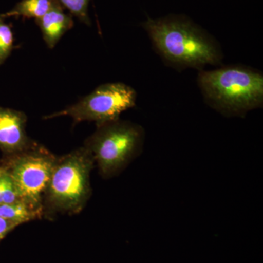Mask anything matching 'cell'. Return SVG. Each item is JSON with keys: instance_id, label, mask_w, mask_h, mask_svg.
<instances>
[{"instance_id": "ba28073f", "label": "cell", "mask_w": 263, "mask_h": 263, "mask_svg": "<svg viewBox=\"0 0 263 263\" xmlns=\"http://www.w3.org/2000/svg\"><path fill=\"white\" fill-rule=\"evenodd\" d=\"M35 22L41 29L46 46L50 49L54 48L62 36L74 25L72 17L65 13L63 7L57 0H53L47 13Z\"/></svg>"}, {"instance_id": "5b68a950", "label": "cell", "mask_w": 263, "mask_h": 263, "mask_svg": "<svg viewBox=\"0 0 263 263\" xmlns=\"http://www.w3.org/2000/svg\"><path fill=\"white\" fill-rule=\"evenodd\" d=\"M136 90L131 86L123 83H109L98 86L77 103L43 119L69 117L76 124L89 121L100 125L119 119L123 112L136 105Z\"/></svg>"}, {"instance_id": "7c38bea8", "label": "cell", "mask_w": 263, "mask_h": 263, "mask_svg": "<svg viewBox=\"0 0 263 263\" xmlns=\"http://www.w3.org/2000/svg\"><path fill=\"white\" fill-rule=\"evenodd\" d=\"M63 8L68 10L71 14L77 17L86 25H91V20L88 13L91 0H57Z\"/></svg>"}, {"instance_id": "8fae6325", "label": "cell", "mask_w": 263, "mask_h": 263, "mask_svg": "<svg viewBox=\"0 0 263 263\" xmlns=\"http://www.w3.org/2000/svg\"><path fill=\"white\" fill-rule=\"evenodd\" d=\"M5 20L3 15L0 14V65H3L9 57L14 43L13 30Z\"/></svg>"}, {"instance_id": "4fadbf2b", "label": "cell", "mask_w": 263, "mask_h": 263, "mask_svg": "<svg viewBox=\"0 0 263 263\" xmlns=\"http://www.w3.org/2000/svg\"><path fill=\"white\" fill-rule=\"evenodd\" d=\"M18 190L15 188L13 181L9 174L5 171L3 184L0 187V205L11 203L21 200Z\"/></svg>"}, {"instance_id": "3957f363", "label": "cell", "mask_w": 263, "mask_h": 263, "mask_svg": "<svg viewBox=\"0 0 263 263\" xmlns=\"http://www.w3.org/2000/svg\"><path fill=\"white\" fill-rule=\"evenodd\" d=\"M198 84L209 101L226 113H243L262 103V76L245 67L202 71Z\"/></svg>"}, {"instance_id": "277c9868", "label": "cell", "mask_w": 263, "mask_h": 263, "mask_svg": "<svg viewBox=\"0 0 263 263\" xmlns=\"http://www.w3.org/2000/svg\"><path fill=\"white\" fill-rule=\"evenodd\" d=\"M143 141L144 131L141 126L117 119L97 125L84 146L92 155L102 177L110 179L139 155Z\"/></svg>"}, {"instance_id": "7a4b0ae2", "label": "cell", "mask_w": 263, "mask_h": 263, "mask_svg": "<svg viewBox=\"0 0 263 263\" xmlns=\"http://www.w3.org/2000/svg\"><path fill=\"white\" fill-rule=\"evenodd\" d=\"M146 29L157 51L167 61L182 67L216 65L221 53L215 42L191 24L179 21H158Z\"/></svg>"}, {"instance_id": "6da1fadb", "label": "cell", "mask_w": 263, "mask_h": 263, "mask_svg": "<svg viewBox=\"0 0 263 263\" xmlns=\"http://www.w3.org/2000/svg\"><path fill=\"white\" fill-rule=\"evenodd\" d=\"M95 163L84 146L57 157L43 194V216L77 214L84 209L91 195L90 176Z\"/></svg>"}, {"instance_id": "52a82bcc", "label": "cell", "mask_w": 263, "mask_h": 263, "mask_svg": "<svg viewBox=\"0 0 263 263\" xmlns=\"http://www.w3.org/2000/svg\"><path fill=\"white\" fill-rule=\"evenodd\" d=\"M24 112L0 106V150L8 156L20 153L35 144L26 132Z\"/></svg>"}, {"instance_id": "8992f818", "label": "cell", "mask_w": 263, "mask_h": 263, "mask_svg": "<svg viewBox=\"0 0 263 263\" xmlns=\"http://www.w3.org/2000/svg\"><path fill=\"white\" fill-rule=\"evenodd\" d=\"M9 157L8 165L4 168L21 198L43 212V194L57 157L37 143L28 149Z\"/></svg>"}, {"instance_id": "5bb4252c", "label": "cell", "mask_w": 263, "mask_h": 263, "mask_svg": "<svg viewBox=\"0 0 263 263\" xmlns=\"http://www.w3.org/2000/svg\"><path fill=\"white\" fill-rule=\"evenodd\" d=\"M18 224L12 221L5 220L0 217V241L6 236L12 230H14Z\"/></svg>"}, {"instance_id": "30bf717a", "label": "cell", "mask_w": 263, "mask_h": 263, "mask_svg": "<svg viewBox=\"0 0 263 263\" xmlns=\"http://www.w3.org/2000/svg\"><path fill=\"white\" fill-rule=\"evenodd\" d=\"M53 2V0H22L15 5L13 9L2 15L5 18L22 17L37 20L47 13Z\"/></svg>"}, {"instance_id": "9c48e42d", "label": "cell", "mask_w": 263, "mask_h": 263, "mask_svg": "<svg viewBox=\"0 0 263 263\" xmlns=\"http://www.w3.org/2000/svg\"><path fill=\"white\" fill-rule=\"evenodd\" d=\"M43 216L42 211L36 209L22 199L11 203L0 205V217L18 226Z\"/></svg>"}, {"instance_id": "9a60e30c", "label": "cell", "mask_w": 263, "mask_h": 263, "mask_svg": "<svg viewBox=\"0 0 263 263\" xmlns=\"http://www.w3.org/2000/svg\"><path fill=\"white\" fill-rule=\"evenodd\" d=\"M5 171V170L4 167H0V176H1V175H3V174H4Z\"/></svg>"}]
</instances>
